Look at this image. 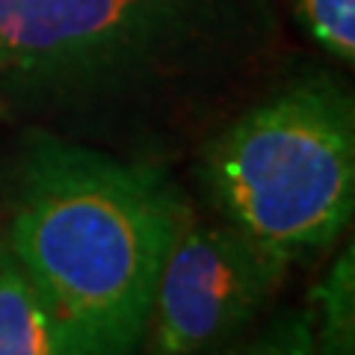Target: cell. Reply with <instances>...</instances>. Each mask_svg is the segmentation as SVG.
Listing matches in <instances>:
<instances>
[{
  "label": "cell",
  "instance_id": "1",
  "mask_svg": "<svg viewBox=\"0 0 355 355\" xmlns=\"http://www.w3.org/2000/svg\"><path fill=\"white\" fill-rule=\"evenodd\" d=\"M279 53L275 0H0V116L163 160Z\"/></svg>",
  "mask_w": 355,
  "mask_h": 355
},
{
  "label": "cell",
  "instance_id": "2",
  "mask_svg": "<svg viewBox=\"0 0 355 355\" xmlns=\"http://www.w3.org/2000/svg\"><path fill=\"white\" fill-rule=\"evenodd\" d=\"M193 205L163 160L30 128L12 175L9 252L60 317L71 355H133Z\"/></svg>",
  "mask_w": 355,
  "mask_h": 355
},
{
  "label": "cell",
  "instance_id": "3",
  "mask_svg": "<svg viewBox=\"0 0 355 355\" xmlns=\"http://www.w3.org/2000/svg\"><path fill=\"white\" fill-rule=\"evenodd\" d=\"M196 178L222 222L291 263L326 252L355 202L349 89L323 69L287 77L205 139Z\"/></svg>",
  "mask_w": 355,
  "mask_h": 355
},
{
  "label": "cell",
  "instance_id": "4",
  "mask_svg": "<svg viewBox=\"0 0 355 355\" xmlns=\"http://www.w3.org/2000/svg\"><path fill=\"white\" fill-rule=\"evenodd\" d=\"M291 261L228 222L196 216L172 243L148 314L151 355H207L234 340L282 287Z\"/></svg>",
  "mask_w": 355,
  "mask_h": 355
},
{
  "label": "cell",
  "instance_id": "5",
  "mask_svg": "<svg viewBox=\"0 0 355 355\" xmlns=\"http://www.w3.org/2000/svg\"><path fill=\"white\" fill-rule=\"evenodd\" d=\"M0 355H71L57 311L9 249L0 252Z\"/></svg>",
  "mask_w": 355,
  "mask_h": 355
},
{
  "label": "cell",
  "instance_id": "6",
  "mask_svg": "<svg viewBox=\"0 0 355 355\" xmlns=\"http://www.w3.org/2000/svg\"><path fill=\"white\" fill-rule=\"evenodd\" d=\"M320 311H311L317 355H352V249L338 258L329 279L317 287Z\"/></svg>",
  "mask_w": 355,
  "mask_h": 355
},
{
  "label": "cell",
  "instance_id": "7",
  "mask_svg": "<svg viewBox=\"0 0 355 355\" xmlns=\"http://www.w3.org/2000/svg\"><path fill=\"white\" fill-rule=\"evenodd\" d=\"M299 24L343 62L355 57V0H291Z\"/></svg>",
  "mask_w": 355,
  "mask_h": 355
},
{
  "label": "cell",
  "instance_id": "8",
  "mask_svg": "<svg viewBox=\"0 0 355 355\" xmlns=\"http://www.w3.org/2000/svg\"><path fill=\"white\" fill-rule=\"evenodd\" d=\"M231 355H317L314 352V323L308 308L282 311L266 329H261L249 343Z\"/></svg>",
  "mask_w": 355,
  "mask_h": 355
}]
</instances>
